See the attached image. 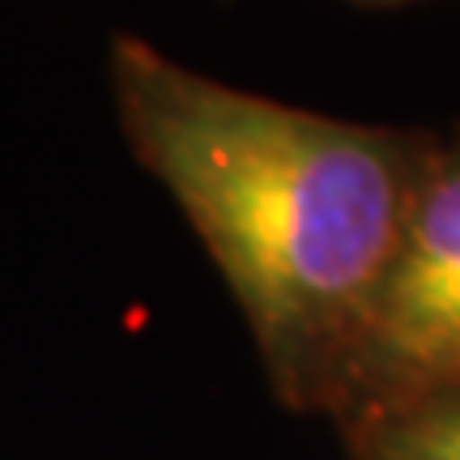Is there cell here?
Here are the masks:
<instances>
[{"label": "cell", "mask_w": 460, "mask_h": 460, "mask_svg": "<svg viewBox=\"0 0 460 460\" xmlns=\"http://www.w3.org/2000/svg\"><path fill=\"white\" fill-rule=\"evenodd\" d=\"M345 4H362V9H393V4H413V0H345Z\"/></svg>", "instance_id": "obj_4"}, {"label": "cell", "mask_w": 460, "mask_h": 460, "mask_svg": "<svg viewBox=\"0 0 460 460\" xmlns=\"http://www.w3.org/2000/svg\"><path fill=\"white\" fill-rule=\"evenodd\" d=\"M107 85L124 146L209 252L273 396L332 418L439 132L269 99L128 31L111 34Z\"/></svg>", "instance_id": "obj_1"}, {"label": "cell", "mask_w": 460, "mask_h": 460, "mask_svg": "<svg viewBox=\"0 0 460 460\" xmlns=\"http://www.w3.org/2000/svg\"><path fill=\"white\" fill-rule=\"evenodd\" d=\"M460 388V124L439 132L427 183L332 405V427Z\"/></svg>", "instance_id": "obj_2"}, {"label": "cell", "mask_w": 460, "mask_h": 460, "mask_svg": "<svg viewBox=\"0 0 460 460\" xmlns=\"http://www.w3.org/2000/svg\"><path fill=\"white\" fill-rule=\"evenodd\" d=\"M345 460H460V388L337 427Z\"/></svg>", "instance_id": "obj_3"}]
</instances>
